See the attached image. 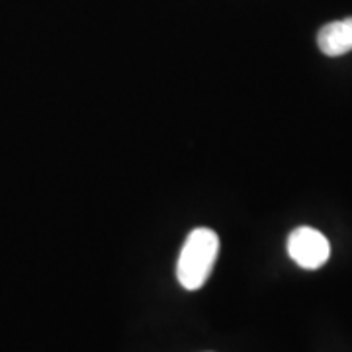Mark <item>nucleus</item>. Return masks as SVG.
Wrapping results in <instances>:
<instances>
[{
    "instance_id": "nucleus-2",
    "label": "nucleus",
    "mask_w": 352,
    "mask_h": 352,
    "mask_svg": "<svg viewBox=\"0 0 352 352\" xmlns=\"http://www.w3.org/2000/svg\"><path fill=\"white\" fill-rule=\"evenodd\" d=\"M289 258L305 270H317L331 256L327 237L314 227H298L288 237Z\"/></svg>"
},
{
    "instance_id": "nucleus-3",
    "label": "nucleus",
    "mask_w": 352,
    "mask_h": 352,
    "mask_svg": "<svg viewBox=\"0 0 352 352\" xmlns=\"http://www.w3.org/2000/svg\"><path fill=\"white\" fill-rule=\"evenodd\" d=\"M317 45L327 57H340L352 51V16L323 25L317 34Z\"/></svg>"
},
{
    "instance_id": "nucleus-1",
    "label": "nucleus",
    "mask_w": 352,
    "mask_h": 352,
    "mask_svg": "<svg viewBox=\"0 0 352 352\" xmlns=\"http://www.w3.org/2000/svg\"><path fill=\"white\" fill-rule=\"evenodd\" d=\"M219 252V237L208 227H198L190 233L176 263V278L184 289H200L212 276Z\"/></svg>"
}]
</instances>
